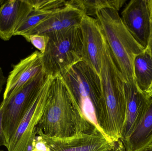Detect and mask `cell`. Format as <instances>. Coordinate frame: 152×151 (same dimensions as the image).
I'll return each instance as SVG.
<instances>
[{"mask_svg":"<svg viewBox=\"0 0 152 151\" xmlns=\"http://www.w3.org/2000/svg\"><path fill=\"white\" fill-rule=\"evenodd\" d=\"M102 94L97 125L100 131L116 145L120 144L126 114V81L118 69L108 45L100 73Z\"/></svg>","mask_w":152,"mask_h":151,"instance_id":"obj_1","label":"cell"},{"mask_svg":"<svg viewBox=\"0 0 152 151\" xmlns=\"http://www.w3.org/2000/svg\"><path fill=\"white\" fill-rule=\"evenodd\" d=\"M95 128L72 100L61 76L53 77L49 101L36 129L48 137L62 138Z\"/></svg>","mask_w":152,"mask_h":151,"instance_id":"obj_2","label":"cell"},{"mask_svg":"<svg viewBox=\"0 0 152 151\" xmlns=\"http://www.w3.org/2000/svg\"><path fill=\"white\" fill-rule=\"evenodd\" d=\"M94 17L99 24L114 62L125 81L134 80V59L145 49L127 29L117 10L109 8L100 9Z\"/></svg>","mask_w":152,"mask_h":151,"instance_id":"obj_3","label":"cell"},{"mask_svg":"<svg viewBox=\"0 0 152 151\" xmlns=\"http://www.w3.org/2000/svg\"><path fill=\"white\" fill-rule=\"evenodd\" d=\"M61 76L77 107L86 118L99 129L96 121L102 98L100 75L81 60Z\"/></svg>","mask_w":152,"mask_h":151,"instance_id":"obj_4","label":"cell"},{"mask_svg":"<svg viewBox=\"0 0 152 151\" xmlns=\"http://www.w3.org/2000/svg\"><path fill=\"white\" fill-rule=\"evenodd\" d=\"M49 40L42 54L43 72L55 77L65 73L82 60V37L80 26L47 35Z\"/></svg>","mask_w":152,"mask_h":151,"instance_id":"obj_5","label":"cell"},{"mask_svg":"<svg viewBox=\"0 0 152 151\" xmlns=\"http://www.w3.org/2000/svg\"><path fill=\"white\" fill-rule=\"evenodd\" d=\"M53 79L47 76L21 118L10 140L7 151H28L37 126L49 101Z\"/></svg>","mask_w":152,"mask_h":151,"instance_id":"obj_6","label":"cell"},{"mask_svg":"<svg viewBox=\"0 0 152 151\" xmlns=\"http://www.w3.org/2000/svg\"><path fill=\"white\" fill-rule=\"evenodd\" d=\"M47 77L42 72L13 95L3 99L4 103L3 127L8 146L21 118Z\"/></svg>","mask_w":152,"mask_h":151,"instance_id":"obj_7","label":"cell"},{"mask_svg":"<svg viewBox=\"0 0 152 151\" xmlns=\"http://www.w3.org/2000/svg\"><path fill=\"white\" fill-rule=\"evenodd\" d=\"M47 151H111L117 146L102 132L95 128L67 138H52L36 129Z\"/></svg>","mask_w":152,"mask_h":151,"instance_id":"obj_8","label":"cell"},{"mask_svg":"<svg viewBox=\"0 0 152 151\" xmlns=\"http://www.w3.org/2000/svg\"><path fill=\"white\" fill-rule=\"evenodd\" d=\"M80 26L82 37V60L100 75L107 45L102 29L95 18L86 15Z\"/></svg>","mask_w":152,"mask_h":151,"instance_id":"obj_9","label":"cell"},{"mask_svg":"<svg viewBox=\"0 0 152 151\" xmlns=\"http://www.w3.org/2000/svg\"><path fill=\"white\" fill-rule=\"evenodd\" d=\"M121 17L131 35L145 49L151 24L147 0L130 1L123 9Z\"/></svg>","mask_w":152,"mask_h":151,"instance_id":"obj_10","label":"cell"},{"mask_svg":"<svg viewBox=\"0 0 152 151\" xmlns=\"http://www.w3.org/2000/svg\"><path fill=\"white\" fill-rule=\"evenodd\" d=\"M125 93L126 118L120 140L122 145L142 118L152 99L138 87L135 80L125 82Z\"/></svg>","mask_w":152,"mask_h":151,"instance_id":"obj_11","label":"cell"},{"mask_svg":"<svg viewBox=\"0 0 152 151\" xmlns=\"http://www.w3.org/2000/svg\"><path fill=\"white\" fill-rule=\"evenodd\" d=\"M43 72L42 54L34 51L13 66L6 81L3 99H7Z\"/></svg>","mask_w":152,"mask_h":151,"instance_id":"obj_12","label":"cell"},{"mask_svg":"<svg viewBox=\"0 0 152 151\" xmlns=\"http://www.w3.org/2000/svg\"><path fill=\"white\" fill-rule=\"evenodd\" d=\"M84 16L82 11L67 3L66 6L55 12L24 38L26 40L29 35L33 34L48 35L80 26Z\"/></svg>","mask_w":152,"mask_h":151,"instance_id":"obj_13","label":"cell"},{"mask_svg":"<svg viewBox=\"0 0 152 151\" xmlns=\"http://www.w3.org/2000/svg\"><path fill=\"white\" fill-rule=\"evenodd\" d=\"M32 9L28 0L5 1L0 7V38L9 40Z\"/></svg>","mask_w":152,"mask_h":151,"instance_id":"obj_14","label":"cell"},{"mask_svg":"<svg viewBox=\"0 0 152 151\" xmlns=\"http://www.w3.org/2000/svg\"><path fill=\"white\" fill-rule=\"evenodd\" d=\"M29 2L33 9L16 29L14 35L25 37L55 12L66 6L65 0H29Z\"/></svg>","mask_w":152,"mask_h":151,"instance_id":"obj_15","label":"cell"},{"mask_svg":"<svg viewBox=\"0 0 152 151\" xmlns=\"http://www.w3.org/2000/svg\"><path fill=\"white\" fill-rule=\"evenodd\" d=\"M152 145V99L144 114L123 143L124 151H145Z\"/></svg>","mask_w":152,"mask_h":151,"instance_id":"obj_16","label":"cell"},{"mask_svg":"<svg viewBox=\"0 0 152 151\" xmlns=\"http://www.w3.org/2000/svg\"><path fill=\"white\" fill-rule=\"evenodd\" d=\"M134 72L136 83L145 93L152 83V56L146 50L135 57Z\"/></svg>","mask_w":152,"mask_h":151,"instance_id":"obj_17","label":"cell"},{"mask_svg":"<svg viewBox=\"0 0 152 151\" xmlns=\"http://www.w3.org/2000/svg\"><path fill=\"white\" fill-rule=\"evenodd\" d=\"M126 2V0H71L67 1L69 5L82 11L85 15L94 17L100 9L109 8L118 11Z\"/></svg>","mask_w":152,"mask_h":151,"instance_id":"obj_18","label":"cell"},{"mask_svg":"<svg viewBox=\"0 0 152 151\" xmlns=\"http://www.w3.org/2000/svg\"><path fill=\"white\" fill-rule=\"evenodd\" d=\"M26 40L31 43L32 45L42 54L46 49L49 40V36L43 35H31L27 37Z\"/></svg>","mask_w":152,"mask_h":151,"instance_id":"obj_19","label":"cell"},{"mask_svg":"<svg viewBox=\"0 0 152 151\" xmlns=\"http://www.w3.org/2000/svg\"><path fill=\"white\" fill-rule=\"evenodd\" d=\"M4 103L3 101L0 105V147L5 146L8 148V144L5 138L3 127V119L4 112Z\"/></svg>","mask_w":152,"mask_h":151,"instance_id":"obj_20","label":"cell"},{"mask_svg":"<svg viewBox=\"0 0 152 151\" xmlns=\"http://www.w3.org/2000/svg\"><path fill=\"white\" fill-rule=\"evenodd\" d=\"M145 49L152 56V20L148 44H147V47Z\"/></svg>","mask_w":152,"mask_h":151,"instance_id":"obj_21","label":"cell"},{"mask_svg":"<svg viewBox=\"0 0 152 151\" xmlns=\"http://www.w3.org/2000/svg\"><path fill=\"white\" fill-rule=\"evenodd\" d=\"M148 2V8L150 12L151 19L152 20V0H147Z\"/></svg>","mask_w":152,"mask_h":151,"instance_id":"obj_22","label":"cell"},{"mask_svg":"<svg viewBox=\"0 0 152 151\" xmlns=\"http://www.w3.org/2000/svg\"><path fill=\"white\" fill-rule=\"evenodd\" d=\"M145 94L149 96L150 97H151V98H152V83L151 86H150V87L149 88L148 90H146L145 92Z\"/></svg>","mask_w":152,"mask_h":151,"instance_id":"obj_23","label":"cell"},{"mask_svg":"<svg viewBox=\"0 0 152 151\" xmlns=\"http://www.w3.org/2000/svg\"><path fill=\"white\" fill-rule=\"evenodd\" d=\"M145 151H152V145L150 146L147 150H145Z\"/></svg>","mask_w":152,"mask_h":151,"instance_id":"obj_24","label":"cell"},{"mask_svg":"<svg viewBox=\"0 0 152 151\" xmlns=\"http://www.w3.org/2000/svg\"><path fill=\"white\" fill-rule=\"evenodd\" d=\"M4 1H5L4 0H0V7L4 3Z\"/></svg>","mask_w":152,"mask_h":151,"instance_id":"obj_25","label":"cell"},{"mask_svg":"<svg viewBox=\"0 0 152 151\" xmlns=\"http://www.w3.org/2000/svg\"><path fill=\"white\" fill-rule=\"evenodd\" d=\"M28 151H31V150H30V148H29V150H28Z\"/></svg>","mask_w":152,"mask_h":151,"instance_id":"obj_26","label":"cell"},{"mask_svg":"<svg viewBox=\"0 0 152 151\" xmlns=\"http://www.w3.org/2000/svg\"><path fill=\"white\" fill-rule=\"evenodd\" d=\"M0 151H4L2 150H0Z\"/></svg>","mask_w":152,"mask_h":151,"instance_id":"obj_27","label":"cell"},{"mask_svg":"<svg viewBox=\"0 0 152 151\" xmlns=\"http://www.w3.org/2000/svg\"></svg>","mask_w":152,"mask_h":151,"instance_id":"obj_28","label":"cell"}]
</instances>
